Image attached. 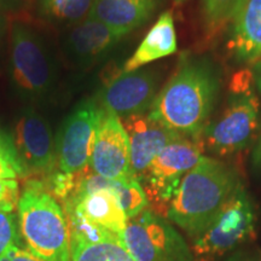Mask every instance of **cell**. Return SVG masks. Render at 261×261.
Here are the masks:
<instances>
[{
    "label": "cell",
    "instance_id": "27",
    "mask_svg": "<svg viewBox=\"0 0 261 261\" xmlns=\"http://www.w3.org/2000/svg\"><path fill=\"white\" fill-rule=\"evenodd\" d=\"M108 261H135V260H133L129 254L126 252L125 248L121 246V243L116 242L114 244L112 253H110Z\"/></svg>",
    "mask_w": 261,
    "mask_h": 261
},
{
    "label": "cell",
    "instance_id": "29",
    "mask_svg": "<svg viewBox=\"0 0 261 261\" xmlns=\"http://www.w3.org/2000/svg\"><path fill=\"white\" fill-rule=\"evenodd\" d=\"M252 166L254 171L261 173V136L257 139L252 152Z\"/></svg>",
    "mask_w": 261,
    "mask_h": 261
},
{
    "label": "cell",
    "instance_id": "4",
    "mask_svg": "<svg viewBox=\"0 0 261 261\" xmlns=\"http://www.w3.org/2000/svg\"><path fill=\"white\" fill-rule=\"evenodd\" d=\"M58 65L47 41L31 24L10 23V81L16 96L28 106L47 102L57 89Z\"/></svg>",
    "mask_w": 261,
    "mask_h": 261
},
{
    "label": "cell",
    "instance_id": "25",
    "mask_svg": "<svg viewBox=\"0 0 261 261\" xmlns=\"http://www.w3.org/2000/svg\"><path fill=\"white\" fill-rule=\"evenodd\" d=\"M0 261H41L39 260L34 254H32L28 250V248L25 249L22 246V243L15 244L11 248H9V250L4 255L2 256Z\"/></svg>",
    "mask_w": 261,
    "mask_h": 261
},
{
    "label": "cell",
    "instance_id": "32",
    "mask_svg": "<svg viewBox=\"0 0 261 261\" xmlns=\"http://www.w3.org/2000/svg\"><path fill=\"white\" fill-rule=\"evenodd\" d=\"M254 68H255V69H261V58L256 62V63H254Z\"/></svg>",
    "mask_w": 261,
    "mask_h": 261
},
{
    "label": "cell",
    "instance_id": "30",
    "mask_svg": "<svg viewBox=\"0 0 261 261\" xmlns=\"http://www.w3.org/2000/svg\"><path fill=\"white\" fill-rule=\"evenodd\" d=\"M5 33H6L5 15L0 12V47H2V45H3V40H4Z\"/></svg>",
    "mask_w": 261,
    "mask_h": 261
},
{
    "label": "cell",
    "instance_id": "15",
    "mask_svg": "<svg viewBox=\"0 0 261 261\" xmlns=\"http://www.w3.org/2000/svg\"><path fill=\"white\" fill-rule=\"evenodd\" d=\"M65 207L74 208L87 219L119 237L128 223L119 198L109 189L70 196L65 200Z\"/></svg>",
    "mask_w": 261,
    "mask_h": 261
},
{
    "label": "cell",
    "instance_id": "7",
    "mask_svg": "<svg viewBox=\"0 0 261 261\" xmlns=\"http://www.w3.org/2000/svg\"><path fill=\"white\" fill-rule=\"evenodd\" d=\"M204 151L202 138L181 137L166 146L150 163L139 179L148 202H151L158 214H166L173 195L181 179L197 165Z\"/></svg>",
    "mask_w": 261,
    "mask_h": 261
},
{
    "label": "cell",
    "instance_id": "2",
    "mask_svg": "<svg viewBox=\"0 0 261 261\" xmlns=\"http://www.w3.org/2000/svg\"><path fill=\"white\" fill-rule=\"evenodd\" d=\"M240 182L232 167L217 159L202 156L181 179L166 217L191 241L195 240L226 203Z\"/></svg>",
    "mask_w": 261,
    "mask_h": 261
},
{
    "label": "cell",
    "instance_id": "19",
    "mask_svg": "<svg viewBox=\"0 0 261 261\" xmlns=\"http://www.w3.org/2000/svg\"><path fill=\"white\" fill-rule=\"evenodd\" d=\"M93 0H34L37 16L62 28L79 23L89 17Z\"/></svg>",
    "mask_w": 261,
    "mask_h": 261
},
{
    "label": "cell",
    "instance_id": "1",
    "mask_svg": "<svg viewBox=\"0 0 261 261\" xmlns=\"http://www.w3.org/2000/svg\"><path fill=\"white\" fill-rule=\"evenodd\" d=\"M218 92L219 79L210 62L185 61L158 93L148 115L180 136L202 138Z\"/></svg>",
    "mask_w": 261,
    "mask_h": 261
},
{
    "label": "cell",
    "instance_id": "14",
    "mask_svg": "<svg viewBox=\"0 0 261 261\" xmlns=\"http://www.w3.org/2000/svg\"><path fill=\"white\" fill-rule=\"evenodd\" d=\"M121 121L129 139L130 173L138 180L166 146L184 137L152 120L148 114L125 117Z\"/></svg>",
    "mask_w": 261,
    "mask_h": 261
},
{
    "label": "cell",
    "instance_id": "9",
    "mask_svg": "<svg viewBox=\"0 0 261 261\" xmlns=\"http://www.w3.org/2000/svg\"><path fill=\"white\" fill-rule=\"evenodd\" d=\"M100 115L102 107L94 98H86L63 120L55 136L58 171L81 175L90 167Z\"/></svg>",
    "mask_w": 261,
    "mask_h": 261
},
{
    "label": "cell",
    "instance_id": "31",
    "mask_svg": "<svg viewBox=\"0 0 261 261\" xmlns=\"http://www.w3.org/2000/svg\"><path fill=\"white\" fill-rule=\"evenodd\" d=\"M256 71V83H257V86H259V89L261 91V69H255Z\"/></svg>",
    "mask_w": 261,
    "mask_h": 261
},
{
    "label": "cell",
    "instance_id": "10",
    "mask_svg": "<svg viewBox=\"0 0 261 261\" xmlns=\"http://www.w3.org/2000/svg\"><path fill=\"white\" fill-rule=\"evenodd\" d=\"M12 143L25 174L51 175L57 168L56 140L50 122L33 106H25L16 116Z\"/></svg>",
    "mask_w": 261,
    "mask_h": 261
},
{
    "label": "cell",
    "instance_id": "17",
    "mask_svg": "<svg viewBox=\"0 0 261 261\" xmlns=\"http://www.w3.org/2000/svg\"><path fill=\"white\" fill-rule=\"evenodd\" d=\"M159 0H93L90 18L128 34L148 22Z\"/></svg>",
    "mask_w": 261,
    "mask_h": 261
},
{
    "label": "cell",
    "instance_id": "20",
    "mask_svg": "<svg viewBox=\"0 0 261 261\" xmlns=\"http://www.w3.org/2000/svg\"><path fill=\"white\" fill-rule=\"evenodd\" d=\"M70 234V249L87 244L100 243L104 241L119 240L117 234L110 232L93 221L87 219L83 214L71 207H65Z\"/></svg>",
    "mask_w": 261,
    "mask_h": 261
},
{
    "label": "cell",
    "instance_id": "13",
    "mask_svg": "<svg viewBox=\"0 0 261 261\" xmlns=\"http://www.w3.org/2000/svg\"><path fill=\"white\" fill-rule=\"evenodd\" d=\"M90 168L93 173L110 180L133 177L130 173L129 139L121 119L102 108Z\"/></svg>",
    "mask_w": 261,
    "mask_h": 261
},
{
    "label": "cell",
    "instance_id": "18",
    "mask_svg": "<svg viewBox=\"0 0 261 261\" xmlns=\"http://www.w3.org/2000/svg\"><path fill=\"white\" fill-rule=\"evenodd\" d=\"M177 51V33L174 19L171 11H165L160 15L158 21L146 33L137 50L125 62L123 73L138 70L144 65L158 61L160 58L171 56Z\"/></svg>",
    "mask_w": 261,
    "mask_h": 261
},
{
    "label": "cell",
    "instance_id": "16",
    "mask_svg": "<svg viewBox=\"0 0 261 261\" xmlns=\"http://www.w3.org/2000/svg\"><path fill=\"white\" fill-rule=\"evenodd\" d=\"M228 48L241 63L254 64L260 60L261 0H243L232 22Z\"/></svg>",
    "mask_w": 261,
    "mask_h": 261
},
{
    "label": "cell",
    "instance_id": "23",
    "mask_svg": "<svg viewBox=\"0 0 261 261\" xmlns=\"http://www.w3.org/2000/svg\"><path fill=\"white\" fill-rule=\"evenodd\" d=\"M18 221L14 212H0V259L9 248L21 242Z\"/></svg>",
    "mask_w": 261,
    "mask_h": 261
},
{
    "label": "cell",
    "instance_id": "8",
    "mask_svg": "<svg viewBox=\"0 0 261 261\" xmlns=\"http://www.w3.org/2000/svg\"><path fill=\"white\" fill-rule=\"evenodd\" d=\"M223 114L202 133L204 149L219 156L241 151L252 142L260 125V103L253 91H233Z\"/></svg>",
    "mask_w": 261,
    "mask_h": 261
},
{
    "label": "cell",
    "instance_id": "24",
    "mask_svg": "<svg viewBox=\"0 0 261 261\" xmlns=\"http://www.w3.org/2000/svg\"><path fill=\"white\" fill-rule=\"evenodd\" d=\"M19 188L17 179H0V212L12 213L17 208Z\"/></svg>",
    "mask_w": 261,
    "mask_h": 261
},
{
    "label": "cell",
    "instance_id": "22",
    "mask_svg": "<svg viewBox=\"0 0 261 261\" xmlns=\"http://www.w3.org/2000/svg\"><path fill=\"white\" fill-rule=\"evenodd\" d=\"M25 175L27 174L18 160L11 135L0 128V179H18Z\"/></svg>",
    "mask_w": 261,
    "mask_h": 261
},
{
    "label": "cell",
    "instance_id": "28",
    "mask_svg": "<svg viewBox=\"0 0 261 261\" xmlns=\"http://www.w3.org/2000/svg\"><path fill=\"white\" fill-rule=\"evenodd\" d=\"M224 261H261V257L249 252H236L228 255Z\"/></svg>",
    "mask_w": 261,
    "mask_h": 261
},
{
    "label": "cell",
    "instance_id": "3",
    "mask_svg": "<svg viewBox=\"0 0 261 261\" xmlns=\"http://www.w3.org/2000/svg\"><path fill=\"white\" fill-rule=\"evenodd\" d=\"M21 238L41 261H70V234L67 214L41 181L31 180L17 204Z\"/></svg>",
    "mask_w": 261,
    "mask_h": 261
},
{
    "label": "cell",
    "instance_id": "12",
    "mask_svg": "<svg viewBox=\"0 0 261 261\" xmlns=\"http://www.w3.org/2000/svg\"><path fill=\"white\" fill-rule=\"evenodd\" d=\"M126 34L93 18L63 29L61 50L75 69L86 70L104 60Z\"/></svg>",
    "mask_w": 261,
    "mask_h": 261
},
{
    "label": "cell",
    "instance_id": "21",
    "mask_svg": "<svg viewBox=\"0 0 261 261\" xmlns=\"http://www.w3.org/2000/svg\"><path fill=\"white\" fill-rule=\"evenodd\" d=\"M243 0H202V17L207 34L217 37L233 22Z\"/></svg>",
    "mask_w": 261,
    "mask_h": 261
},
{
    "label": "cell",
    "instance_id": "33",
    "mask_svg": "<svg viewBox=\"0 0 261 261\" xmlns=\"http://www.w3.org/2000/svg\"><path fill=\"white\" fill-rule=\"evenodd\" d=\"M177 2H184V0H177Z\"/></svg>",
    "mask_w": 261,
    "mask_h": 261
},
{
    "label": "cell",
    "instance_id": "26",
    "mask_svg": "<svg viewBox=\"0 0 261 261\" xmlns=\"http://www.w3.org/2000/svg\"><path fill=\"white\" fill-rule=\"evenodd\" d=\"M24 0H0V12L2 14H14L23 8Z\"/></svg>",
    "mask_w": 261,
    "mask_h": 261
},
{
    "label": "cell",
    "instance_id": "5",
    "mask_svg": "<svg viewBox=\"0 0 261 261\" xmlns=\"http://www.w3.org/2000/svg\"><path fill=\"white\" fill-rule=\"evenodd\" d=\"M255 210L240 185L202 232L192 240L195 261H215L250 240L255 232Z\"/></svg>",
    "mask_w": 261,
    "mask_h": 261
},
{
    "label": "cell",
    "instance_id": "6",
    "mask_svg": "<svg viewBox=\"0 0 261 261\" xmlns=\"http://www.w3.org/2000/svg\"><path fill=\"white\" fill-rule=\"evenodd\" d=\"M120 243L135 261H195L187 241L174 226L149 210L128 220Z\"/></svg>",
    "mask_w": 261,
    "mask_h": 261
},
{
    "label": "cell",
    "instance_id": "11",
    "mask_svg": "<svg viewBox=\"0 0 261 261\" xmlns=\"http://www.w3.org/2000/svg\"><path fill=\"white\" fill-rule=\"evenodd\" d=\"M159 77L154 70L121 71L104 84L96 100L103 109L120 119L149 112L158 96Z\"/></svg>",
    "mask_w": 261,
    "mask_h": 261
}]
</instances>
